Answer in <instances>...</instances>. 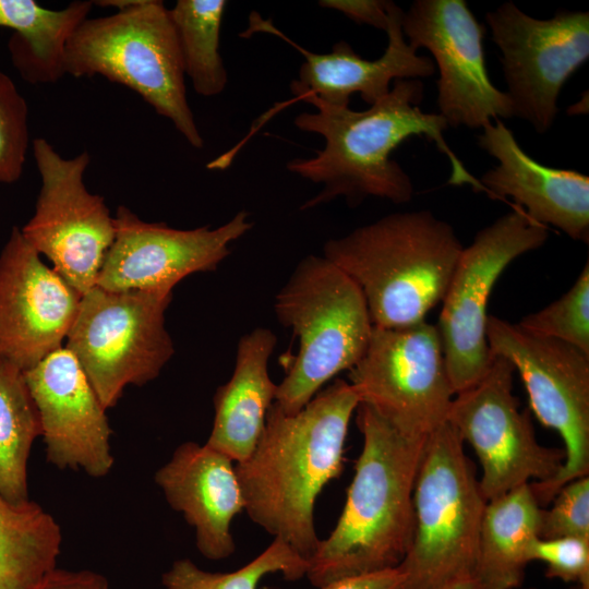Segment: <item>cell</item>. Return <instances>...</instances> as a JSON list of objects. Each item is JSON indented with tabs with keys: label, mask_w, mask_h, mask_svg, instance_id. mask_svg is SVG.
I'll return each mask as SVG.
<instances>
[{
	"label": "cell",
	"mask_w": 589,
	"mask_h": 589,
	"mask_svg": "<svg viewBox=\"0 0 589 589\" xmlns=\"http://www.w3.org/2000/svg\"><path fill=\"white\" fill-rule=\"evenodd\" d=\"M235 466L206 443L184 442L154 477L169 506L194 528L199 552L212 561L236 551L230 525L244 500Z\"/></svg>",
	"instance_id": "44dd1931"
},
{
	"label": "cell",
	"mask_w": 589,
	"mask_h": 589,
	"mask_svg": "<svg viewBox=\"0 0 589 589\" xmlns=\"http://www.w3.org/2000/svg\"><path fill=\"white\" fill-rule=\"evenodd\" d=\"M93 5V1H74L64 9L50 10L33 0H0V27L14 32L9 51L26 81L55 83L65 75V45Z\"/></svg>",
	"instance_id": "cb8c5ba5"
},
{
	"label": "cell",
	"mask_w": 589,
	"mask_h": 589,
	"mask_svg": "<svg viewBox=\"0 0 589 589\" xmlns=\"http://www.w3.org/2000/svg\"><path fill=\"white\" fill-rule=\"evenodd\" d=\"M64 74L101 75L137 93L167 118L187 142L202 148L203 137L187 98L184 70L169 10L158 0L84 20L69 38Z\"/></svg>",
	"instance_id": "5b68a950"
},
{
	"label": "cell",
	"mask_w": 589,
	"mask_h": 589,
	"mask_svg": "<svg viewBox=\"0 0 589 589\" xmlns=\"http://www.w3.org/2000/svg\"><path fill=\"white\" fill-rule=\"evenodd\" d=\"M478 143L498 160L496 167L478 179L490 197H510L536 223L551 225L573 240L588 243V176L538 163L500 119L483 128Z\"/></svg>",
	"instance_id": "ffe728a7"
},
{
	"label": "cell",
	"mask_w": 589,
	"mask_h": 589,
	"mask_svg": "<svg viewBox=\"0 0 589 589\" xmlns=\"http://www.w3.org/2000/svg\"><path fill=\"white\" fill-rule=\"evenodd\" d=\"M28 144L27 104L10 76L0 70V183L21 178Z\"/></svg>",
	"instance_id": "f546056e"
},
{
	"label": "cell",
	"mask_w": 589,
	"mask_h": 589,
	"mask_svg": "<svg viewBox=\"0 0 589 589\" xmlns=\"http://www.w3.org/2000/svg\"><path fill=\"white\" fill-rule=\"evenodd\" d=\"M274 311L299 340L275 396L285 413L296 414L328 381L359 362L373 324L358 286L323 255L297 264L275 297Z\"/></svg>",
	"instance_id": "8992f818"
},
{
	"label": "cell",
	"mask_w": 589,
	"mask_h": 589,
	"mask_svg": "<svg viewBox=\"0 0 589 589\" xmlns=\"http://www.w3.org/2000/svg\"><path fill=\"white\" fill-rule=\"evenodd\" d=\"M361 454L341 515L308 561L317 588L396 568L412 534V494L425 438L401 434L365 404L357 407Z\"/></svg>",
	"instance_id": "3957f363"
},
{
	"label": "cell",
	"mask_w": 589,
	"mask_h": 589,
	"mask_svg": "<svg viewBox=\"0 0 589 589\" xmlns=\"http://www.w3.org/2000/svg\"><path fill=\"white\" fill-rule=\"evenodd\" d=\"M542 510L530 483L486 502L473 574L480 589L520 586L531 545L539 538Z\"/></svg>",
	"instance_id": "603a6c76"
},
{
	"label": "cell",
	"mask_w": 589,
	"mask_h": 589,
	"mask_svg": "<svg viewBox=\"0 0 589 589\" xmlns=\"http://www.w3.org/2000/svg\"><path fill=\"white\" fill-rule=\"evenodd\" d=\"M171 297L170 291H109L98 286L82 296L65 348L106 410L127 385L156 378L173 356L165 326Z\"/></svg>",
	"instance_id": "ba28073f"
},
{
	"label": "cell",
	"mask_w": 589,
	"mask_h": 589,
	"mask_svg": "<svg viewBox=\"0 0 589 589\" xmlns=\"http://www.w3.org/2000/svg\"><path fill=\"white\" fill-rule=\"evenodd\" d=\"M37 407L47 461L101 478L112 469L111 429L73 353L61 347L23 372Z\"/></svg>",
	"instance_id": "ac0fdd59"
},
{
	"label": "cell",
	"mask_w": 589,
	"mask_h": 589,
	"mask_svg": "<svg viewBox=\"0 0 589 589\" xmlns=\"http://www.w3.org/2000/svg\"><path fill=\"white\" fill-rule=\"evenodd\" d=\"M493 357L484 376L454 396L447 416V422L472 446L481 462L479 484L486 502L530 479H552L565 459L564 450L538 443L529 411L519 410L512 393L513 364Z\"/></svg>",
	"instance_id": "4fadbf2b"
},
{
	"label": "cell",
	"mask_w": 589,
	"mask_h": 589,
	"mask_svg": "<svg viewBox=\"0 0 589 589\" xmlns=\"http://www.w3.org/2000/svg\"><path fill=\"white\" fill-rule=\"evenodd\" d=\"M349 371L360 404L401 434L425 438L447 421L455 393L436 325L373 326L364 354Z\"/></svg>",
	"instance_id": "8fae6325"
},
{
	"label": "cell",
	"mask_w": 589,
	"mask_h": 589,
	"mask_svg": "<svg viewBox=\"0 0 589 589\" xmlns=\"http://www.w3.org/2000/svg\"><path fill=\"white\" fill-rule=\"evenodd\" d=\"M464 442L446 421L431 433L413 485V527L397 566L401 589H442L473 577L486 504Z\"/></svg>",
	"instance_id": "52a82bcc"
},
{
	"label": "cell",
	"mask_w": 589,
	"mask_h": 589,
	"mask_svg": "<svg viewBox=\"0 0 589 589\" xmlns=\"http://www.w3.org/2000/svg\"><path fill=\"white\" fill-rule=\"evenodd\" d=\"M38 436L39 413L24 373L0 360V494L11 502L29 498L27 462Z\"/></svg>",
	"instance_id": "484cf974"
},
{
	"label": "cell",
	"mask_w": 589,
	"mask_h": 589,
	"mask_svg": "<svg viewBox=\"0 0 589 589\" xmlns=\"http://www.w3.org/2000/svg\"><path fill=\"white\" fill-rule=\"evenodd\" d=\"M492 39L502 52L514 117L546 132L563 85L589 58V13L560 11L538 20L510 1L488 12Z\"/></svg>",
	"instance_id": "5bb4252c"
},
{
	"label": "cell",
	"mask_w": 589,
	"mask_h": 589,
	"mask_svg": "<svg viewBox=\"0 0 589 589\" xmlns=\"http://www.w3.org/2000/svg\"><path fill=\"white\" fill-rule=\"evenodd\" d=\"M35 589H109L107 578L96 572L56 568Z\"/></svg>",
	"instance_id": "836d02e7"
},
{
	"label": "cell",
	"mask_w": 589,
	"mask_h": 589,
	"mask_svg": "<svg viewBox=\"0 0 589 589\" xmlns=\"http://www.w3.org/2000/svg\"><path fill=\"white\" fill-rule=\"evenodd\" d=\"M549 510H542L540 539L578 537L589 539V478L563 485Z\"/></svg>",
	"instance_id": "4dcf8cb0"
},
{
	"label": "cell",
	"mask_w": 589,
	"mask_h": 589,
	"mask_svg": "<svg viewBox=\"0 0 589 589\" xmlns=\"http://www.w3.org/2000/svg\"><path fill=\"white\" fill-rule=\"evenodd\" d=\"M416 51L426 48L438 69L437 106L448 127L483 129L491 119L514 117L507 93L496 88L485 65V28L465 0H416L401 20Z\"/></svg>",
	"instance_id": "9a60e30c"
},
{
	"label": "cell",
	"mask_w": 589,
	"mask_h": 589,
	"mask_svg": "<svg viewBox=\"0 0 589 589\" xmlns=\"http://www.w3.org/2000/svg\"><path fill=\"white\" fill-rule=\"evenodd\" d=\"M115 239L107 251L96 286L109 291H170L187 276L209 272L229 255L230 244L253 226L249 213L238 212L211 229H176L140 219L119 206Z\"/></svg>",
	"instance_id": "2e32d148"
},
{
	"label": "cell",
	"mask_w": 589,
	"mask_h": 589,
	"mask_svg": "<svg viewBox=\"0 0 589 589\" xmlns=\"http://www.w3.org/2000/svg\"><path fill=\"white\" fill-rule=\"evenodd\" d=\"M322 8L341 12L359 24H366L382 31H387L389 16L388 1L385 0H322Z\"/></svg>",
	"instance_id": "d6a6232c"
},
{
	"label": "cell",
	"mask_w": 589,
	"mask_h": 589,
	"mask_svg": "<svg viewBox=\"0 0 589 589\" xmlns=\"http://www.w3.org/2000/svg\"><path fill=\"white\" fill-rule=\"evenodd\" d=\"M81 298L13 227L0 253V360L24 372L61 348Z\"/></svg>",
	"instance_id": "e0dca14e"
},
{
	"label": "cell",
	"mask_w": 589,
	"mask_h": 589,
	"mask_svg": "<svg viewBox=\"0 0 589 589\" xmlns=\"http://www.w3.org/2000/svg\"><path fill=\"white\" fill-rule=\"evenodd\" d=\"M404 575L398 567L329 582L320 589H401Z\"/></svg>",
	"instance_id": "e575fe53"
},
{
	"label": "cell",
	"mask_w": 589,
	"mask_h": 589,
	"mask_svg": "<svg viewBox=\"0 0 589 589\" xmlns=\"http://www.w3.org/2000/svg\"><path fill=\"white\" fill-rule=\"evenodd\" d=\"M423 84L419 79L394 81L389 93L363 111L349 106L328 104L313 94L297 98L316 108L294 118L296 127L324 137L325 146L312 158H294L287 164L290 172L322 183L323 190L308 200L301 209H310L344 196L350 206L366 197L386 199L400 204L413 196L410 177L390 158L394 149L411 136L424 135L450 161L449 183H469L484 192L448 147L443 131L448 128L440 113L423 112Z\"/></svg>",
	"instance_id": "6da1fadb"
},
{
	"label": "cell",
	"mask_w": 589,
	"mask_h": 589,
	"mask_svg": "<svg viewBox=\"0 0 589 589\" xmlns=\"http://www.w3.org/2000/svg\"><path fill=\"white\" fill-rule=\"evenodd\" d=\"M387 11L388 45L385 52L373 61L356 53L345 40L336 43L329 53L311 52L291 41L272 22L263 20L255 12L250 15L249 28L242 36L255 32L278 35L304 57L299 79L290 85L296 99L304 94H313L328 104L349 106L351 95L359 93L372 106L389 93L392 82L428 77L435 71L434 61L417 55L405 39L402 9L388 1Z\"/></svg>",
	"instance_id": "d6986e66"
},
{
	"label": "cell",
	"mask_w": 589,
	"mask_h": 589,
	"mask_svg": "<svg viewBox=\"0 0 589 589\" xmlns=\"http://www.w3.org/2000/svg\"><path fill=\"white\" fill-rule=\"evenodd\" d=\"M277 337L266 327L241 336L231 377L214 395V420L206 444L235 464L247 459L275 401L277 384L268 372Z\"/></svg>",
	"instance_id": "7402d4cb"
},
{
	"label": "cell",
	"mask_w": 589,
	"mask_h": 589,
	"mask_svg": "<svg viewBox=\"0 0 589 589\" xmlns=\"http://www.w3.org/2000/svg\"><path fill=\"white\" fill-rule=\"evenodd\" d=\"M548 237V227L515 206L462 249L436 325L455 395L478 383L492 364L486 321L495 283L513 261L543 245Z\"/></svg>",
	"instance_id": "30bf717a"
},
{
	"label": "cell",
	"mask_w": 589,
	"mask_h": 589,
	"mask_svg": "<svg viewBox=\"0 0 589 589\" xmlns=\"http://www.w3.org/2000/svg\"><path fill=\"white\" fill-rule=\"evenodd\" d=\"M227 7L224 0H178L169 10L178 37L184 74L199 95L220 94L228 81L219 53V35Z\"/></svg>",
	"instance_id": "4316f807"
},
{
	"label": "cell",
	"mask_w": 589,
	"mask_h": 589,
	"mask_svg": "<svg viewBox=\"0 0 589 589\" xmlns=\"http://www.w3.org/2000/svg\"><path fill=\"white\" fill-rule=\"evenodd\" d=\"M575 589H589V584H587V585H578V587L575 588Z\"/></svg>",
	"instance_id": "8d00e7d4"
},
{
	"label": "cell",
	"mask_w": 589,
	"mask_h": 589,
	"mask_svg": "<svg viewBox=\"0 0 589 589\" xmlns=\"http://www.w3.org/2000/svg\"><path fill=\"white\" fill-rule=\"evenodd\" d=\"M309 563L287 542H273L253 561L232 573H211L189 558H180L161 576L165 589H256L263 577L280 573L287 580L306 575Z\"/></svg>",
	"instance_id": "83f0119b"
},
{
	"label": "cell",
	"mask_w": 589,
	"mask_h": 589,
	"mask_svg": "<svg viewBox=\"0 0 589 589\" xmlns=\"http://www.w3.org/2000/svg\"><path fill=\"white\" fill-rule=\"evenodd\" d=\"M61 541L59 524L38 503L0 494V589H35L57 568Z\"/></svg>",
	"instance_id": "d4e9b609"
},
{
	"label": "cell",
	"mask_w": 589,
	"mask_h": 589,
	"mask_svg": "<svg viewBox=\"0 0 589 589\" xmlns=\"http://www.w3.org/2000/svg\"><path fill=\"white\" fill-rule=\"evenodd\" d=\"M530 561L546 564V576L578 585L589 584V539L538 538L530 549Z\"/></svg>",
	"instance_id": "1f68e13d"
},
{
	"label": "cell",
	"mask_w": 589,
	"mask_h": 589,
	"mask_svg": "<svg viewBox=\"0 0 589 589\" xmlns=\"http://www.w3.org/2000/svg\"><path fill=\"white\" fill-rule=\"evenodd\" d=\"M486 340L492 356L507 359L520 375L538 420L564 441L557 474L530 483L538 503L545 505L567 482L588 476L589 354L494 315L488 316Z\"/></svg>",
	"instance_id": "9c48e42d"
},
{
	"label": "cell",
	"mask_w": 589,
	"mask_h": 589,
	"mask_svg": "<svg viewBox=\"0 0 589 589\" xmlns=\"http://www.w3.org/2000/svg\"><path fill=\"white\" fill-rule=\"evenodd\" d=\"M462 249L448 223L416 211L329 239L322 255L358 286L373 326L396 328L425 321L443 301Z\"/></svg>",
	"instance_id": "277c9868"
},
{
	"label": "cell",
	"mask_w": 589,
	"mask_h": 589,
	"mask_svg": "<svg viewBox=\"0 0 589 589\" xmlns=\"http://www.w3.org/2000/svg\"><path fill=\"white\" fill-rule=\"evenodd\" d=\"M359 404L352 385L340 378L296 414L274 401L253 452L235 466L249 518L306 561L321 541L315 501L342 470L348 426Z\"/></svg>",
	"instance_id": "7a4b0ae2"
},
{
	"label": "cell",
	"mask_w": 589,
	"mask_h": 589,
	"mask_svg": "<svg viewBox=\"0 0 589 589\" xmlns=\"http://www.w3.org/2000/svg\"><path fill=\"white\" fill-rule=\"evenodd\" d=\"M534 334L567 342L589 354V263L560 299L517 323Z\"/></svg>",
	"instance_id": "f1b7e54d"
},
{
	"label": "cell",
	"mask_w": 589,
	"mask_h": 589,
	"mask_svg": "<svg viewBox=\"0 0 589 589\" xmlns=\"http://www.w3.org/2000/svg\"><path fill=\"white\" fill-rule=\"evenodd\" d=\"M32 147L41 184L35 213L21 232L83 296L96 286L113 242V216L104 199L85 185L84 175L91 161L86 151L63 158L43 137L35 139Z\"/></svg>",
	"instance_id": "7c38bea8"
},
{
	"label": "cell",
	"mask_w": 589,
	"mask_h": 589,
	"mask_svg": "<svg viewBox=\"0 0 589 589\" xmlns=\"http://www.w3.org/2000/svg\"><path fill=\"white\" fill-rule=\"evenodd\" d=\"M442 589H480V586L474 577H465L452 581Z\"/></svg>",
	"instance_id": "d590c367"
}]
</instances>
